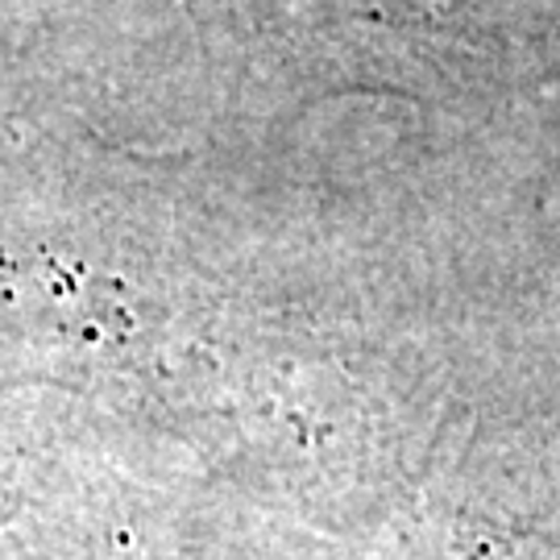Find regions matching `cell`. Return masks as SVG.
<instances>
[{"mask_svg":"<svg viewBox=\"0 0 560 560\" xmlns=\"http://www.w3.org/2000/svg\"><path fill=\"white\" fill-rule=\"evenodd\" d=\"M407 0H261V13L282 21L291 34H316L320 42L361 34V30H390Z\"/></svg>","mask_w":560,"mask_h":560,"instance_id":"obj_1","label":"cell"}]
</instances>
